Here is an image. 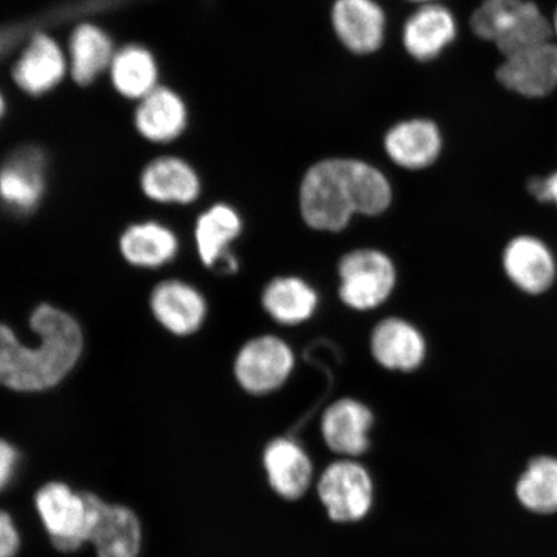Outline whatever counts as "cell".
<instances>
[{"label":"cell","mask_w":557,"mask_h":557,"mask_svg":"<svg viewBox=\"0 0 557 557\" xmlns=\"http://www.w3.org/2000/svg\"><path fill=\"white\" fill-rule=\"evenodd\" d=\"M497 81L527 99H542L557 88V45L545 41L506 58Z\"/></svg>","instance_id":"9c48e42d"},{"label":"cell","mask_w":557,"mask_h":557,"mask_svg":"<svg viewBox=\"0 0 557 557\" xmlns=\"http://www.w3.org/2000/svg\"><path fill=\"white\" fill-rule=\"evenodd\" d=\"M99 557H138L143 546V529L128 507L100 500L90 541Z\"/></svg>","instance_id":"ac0fdd59"},{"label":"cell","mask_w":557,"mask_h":557,"mask_svg":"<svg viewBox=\"0 0 557 557\" xmlns=\"http://www.w3.org/2000/svg\"><path fill=\"white\" fill-rule=\"evenodd\" d=\"M553 30L556 33L557 35V9L555 11V16H554V24H553Z\"/></svg>","instance_id":"d6a6232c"},{"label":"cell","mask_w":557,"mask_h":557,"mask_svg":"<svg viewBox=\"0 0 557 557\" xmlns=\"http://www.w3.org/2000/svg\"><path fill=\"white\" fill-rule=\"evenodd\" d=\"M383 148L401 169L423 170L441 157L443 134L429 117H409L389 127L383 138Z\"/></svg>","instance_id":"7c38bea8"},{"label":"cell","mask_w":557,"mask_h":557,"mask_svg":"<svg viewBox=\"0 0 557 557\" xmlns=\"http://www.w3.org/2000/svg\"><path fill=\"white\" fill-rule=\"evenodd\" d=\"M20 463L18 451L9 442L0 438V492L9 487L15 479Z\"/></svg>","instance_id":"f1b7e54d"},{"label":"cell","mask_w":557,"mask_h":557,"mask_svg":"<svg viewBox=\"0 0 557 557\" xmlns=\"http://www.w3.org/2000/svg\"><path fill=\"white\" fill-rule=\"evenodd\" d=\"M318 494L332 520L359 521L367 517L373 505L372 478L364 466L343 459L324 470L318 483Z\"/></svg>","instance_id":"8992f818"},{"label":"cell","mask_w":557,"mask_h":557,"mask_svg":"<svg viewBox=\"0 0 557 557\" xmlns=\"http://www.w3.org/2000/svg\"><path fill=\"white\" fill-rule=\"evenodd\" d=\"M343 301L355 310L377 308L392 294L395 269L379 250L361 249L348 253L339 263Z\"/></svg>","instance_id":"5b68a950"},{"label":"cell","mask_w":557,"mask_h":557,"mask_svg":"<svg viewBox=\"0 0 557 557\" xmlns=\"http://www.w3.org/2000/svg\"><path fill=\"white\" fill-rule=\"evenodd\" d=\"M100 500L94 493L75 492L59 482L48 483L35 494L40 520L62 553H73L90 541Z\"/></svg>","instance_id":"277c9868"},{"label":"cell","mask_w":557,"mask_h":557,"mask_svg":"<svg viewBox=\"0 0 557 557\" xmlns=\"http://www.w3.org/2000/svg\"><path fill=\"white\" fill-rule=\"evenodd\" d=\"M331 25L339 44L352 54H373L386 41V11L377 0H334Z\"/></svg>","instance_id":"52a82bcc"},{"label":"cell","mask_w":557,"mask_h":557,"mask_svg":"<svg viewBox=\"0 0 557 557\" xmlns=\"http://www.w3.org/2000/svg\"><path fill=\"white\" fill-rule=\"evenodd\" d=\"M264 309L276 322L298 324L308 320L317 309L315 292L297 277H278L268 285L263 294Z\"/></svg>","instance_id":"d4e9b609"},{"label":"cell","mask_w":557,"mask_h":557,"mask_svg":"<svg viewBox=\"0 0 557 557\" xmlns=\"http://www.w3.org/2000/svg\"><path fill=\"white\" fill-rule=\"evenodd\" d=\"M373 416L364 404L338 400L325 410L322 420L324 442L337 455L358 457L369 448Z\"/></svg>","instance_id":"9a60e30c"},{"label":"cell","mask_w":557,"mask_h":557,"mask_svg":"<svg viewBox=\"0 0 557 557\" xmlns=\"http://www.w3.org/2000/svg\"><path fill=\"white\" fill-rule=\"evenodd\" d=\"M70 53L72 74L79 85L92 83L114 59L110 38L94 25H82L74 32Z\"/></svg>","instance_id":"484cf974"},{"label":"cell","mask_w":557,"mask_h":557,"mask_svg":"<svg viewBox=\"0 0 557 557\" xmlns=\"http://www.w3.org/2000/svg\"><path fill=\"white\" fill-rule=\"evenodd\" d=\"M372 351L381 366L408 372L421 366L426 345L413 325L400 319H386L373 332Z\"/></svg>","instance_id":"603a6c76"},{"label":"cell","mask_w":557,"mask_h":557,"mask_svg":"<svg viewBox=\"0 0 557 557\" xmlns=\"http://www.w3.org/2000/svg\"><path fill=\"white\" fill-rule=\"evenodd\" d=\"M389 201L392 187L385 174L358 159H324L302 181L304 219L325 232H339L354 213L379 214Z\"/></svg>","instance_id":"7a4b0ae2"},{"label":"cell","mask_w":557,"mask_h":557,"mask_svg":"<svg viewBox=\"0 0 557 557\" xmlns=\"http://www.w3.org/2000/svg\"><path fill=\"white\" fill-rule=\"evenodd\" d=\"M471 32L508 58L549 41L553 25L532 0H484L472 12Z\"/></svg>","instance_id":"3957f363"},{"label":"cell","mask_w":557,"mask_h":557,"mask_svg":"<svg viewBox=\"0 0 557 557\" xmlns=\"http://www.w3.org/2000/svg\"><path fill=\"white\" fill-rule=\"evenodd\" d=\"M242 221L235 209L226 205H215L200 215L195 226V242L201 262L207 268L221 264L227 273L238 268L228 247L238 238Z\"/></svg>","instance_id":"d6986e66"},{"label":"cell","mask_w":557,"mask_h":557,"mask_svg":"<svg viewBox=\"0 0 557 557\" xmlns=\"http://www.w3.org/2000/svg\"><path fill=\"white\" fill-rule=\"evenodd\" d=\"M178 238L157 221L138 222L124 230L120 239L123 259L139 269H158L178 252Z\"/></svg>","instance_id":"44dd1931"},{"label":"cell","mask_w":557,"mask_h":557,"mask_svg":"<svg viewBox=\"0 0 557 557\" xmlns=\"http://www.w3.org/2000/svg\"><path fill=\"white\" fill-rule=\"evenodd\" d=\"M407 2L421 5V4L436 3V2H438V0H407Z\"/></svg>","instance_id":"4dcf8cb0"},{"label":"cell","mask_w":557,"mask_h":557,"mask_svg":"<svg viewBox=\"0 0 557 557\" xmlns=\"http://www.w3.org/2000/svg\"><path fill=\"white\" fill-rule=\"evenodd\" d=\"M30 329L38 336L34 346L0 324V385L13 392L40 393L58 386L78 364L85 347L78 322L53 305L34 309Z\"/></svg>","instance_id":"6da1fadb"},{"label":"cell","mask_w":557,"mask_h":557,"mask_svg":"<svg viewBox=\"0 0 557 557\" xmlns=\"http://www.w3.org/2000/svg\"><path fill=\"white\" fill-rule=\"evenodd\" d=\"M504 269L515 287L528 295L545 294L556 278V261L552 249L531 235H520L507 244Z\"/></svg>","instance_id":"4fadbf2b"},{"label":"cell","mask_w":557,"mask_h":557,"mask_svg":"<svg viewBox=\"0 0 557 557\" xmlns=\"http://www.w3.org/2000/svg\"><path fill=\"white\" fill-rule=\"evenodd\" d=\"M295 358L289 346L276 337H260L244 346L235 361V375L246 392L269 394L289 377Z\"/></svg>","instance_id":"ba28073f"},{"label":"cell","mask_w":557,"mask_h":557,"mask_svg":"<svg viewBox=\"0 0 557 557\" xmlns=\"http://www.w3.org/2000/svg\"><path fill=\"white\" fill-rule=\"evenodd\" d=\"M110 73L115 89L127 99L143 100L157 88V62L141 47L131 46L114 54Z\"/></svg>","instance_id":"cb8c5ba5"},{"label":"cell","mask_w":557,"mask_h":557,"mask_svg":"<svg viewBox=\"0 0 557 557\" xmlns=\"http://www.w3.org/2000/svg\"><path fill=\"white\" fill-rule=\"evenodd\" d=\"M457 35V18L448 7L421 4L403 25L401 45L410 59L431 62L455 44Z\"/></svg>","instance_id":"30bf717a"},{"label":"cell","mask_w":557,"mask_h":557,"mask_svg":"<svg viewBox=\"0 0 557 557\" xmlns=\"http://www.w3.org/2000/svg\"><path fill=\"white\" fill-rule=\"evenodd\" d=\"M4 113V100L2 94H0V117H2Z\"/></svg>","instance_id":"1f68e13d"},{"label":"cell","mask_w":557,"mask_h":557,"mask_svg":"<svg viewBox=\"0 0 557 557\" xmlns=\"http://www.w3.org/2000/svg\"><path fill=\"white\" fill-rule=\"evenodd\" d=\"M21 545L20 533L10 513L0 510V557H15Z\"/></svg>","instance_id":"83f0119b"},{"label":"cell","mask_w":557,"mask_h":557,"mask_svg":"<svg viewBox=\"0 0 557 557\" xmlns=\"http://www.w3.org/2000/svg\"><path fill=\"white\" fill-rule=\"evenodd\" d=\"M150 309L165 331L181 337L199 331L207 315L205 297L193 285L177 278L159 283L152 289Z\"/></svg>","instance_id":"5bb4252c"},{"label":"cell","mask_w":557,"mask_h":557,"mask_svg":"<svg viewBox=\"0 0 557 557\" xmlns=\"http://www.w3.org/2000/svg\"><path fill=\"white\" fill-rule=\"evenodd\" d=\"M46 158L37 148L20 149L0 169V203L16 214L38 208L46 191Z\"/></svg>","instance_id":"8fae6325"},{"label":"cell","mask_w":557,"mask_h":557,"mask_svg":"<svg viewBox=\"0 0 557 557\" xmlns=\"http://www.w3.org/2000/svg\"><path fill=\"white\" fill-rule=\"evenodd\" d=\"M135 122L139 135L149 141L171 143L186 128L185 102L169 88H156L139 102Z\"/></svg>","instance_id":"7402d4cb"},{"label":"cell","mask_w":557,"mask_h":557,"mask_svg":"<svg viewBox=\"0 0 557 557\" xmlns=\"http://www.w3.org/2000/svg\"><path fill=\"white\" fill-rule=\"evenodd\" d=\"M139 184L146 197L163 205H190L200 194L198 173L176 157L152 160L146 165Z\"/></svg>","instance_id":"e0dca14e"},{"label":"cell","mask_w":557,"mask_h":557,"mask_svg":"<svg viewBox=\"0 0 557 557\" xmlns=\"http://www.w3.org/2000/svg\"><path fill=\"white\" fill-rule=\"evenodd\" d=\"M528 190L542 203H554L557 207V171L546 177L529 180Z\"/></svg>","instance_id":"f546056e"},{"label":"cell","mask_w":557,"mask_h":557,"mask_svg":"<svg viewBox=\"0 0 557 557\" xmlns=\"http://www.w3.org/2000/svg\"><path fill=\"white\" fill-rule=\"evenodd\" d=\"M263 468L278 496L298 499L309 491L313 475L311 459L292 438H276L268 445L263 453Z\"/></svg>","instance_id":"2e32d148"},{"label":"cell","mask_w":557,"mask_h":557,"mask_svg":"<svg viewBox=\"0 0 557 557\" xmlns=\"http://www.w3.org/2000/svg\"><path fill=\"white\" fill-rule=\"evenodd\" d=\"M518 497L528 510L539 513L557 511V459L539 457L529 463L517 486Z\"/></svg>","instance_id":"4316f807"},{"label":"cell","mask_w":557,"mask_h":557,"mask_svg":"<svg viewBox=\"0 0 557 557\" xmlns=\"http://www.w3.org/2000/svg\"><path fill=\"white\" fill-rule=\"evenodd\" d=\"M65 72L66 61L59 45L48 35L38 34L21 55L13 78L25 92L41 95L59 85Z\"/></svg>","instance_id":"ffe728a7"}]
</instances>
